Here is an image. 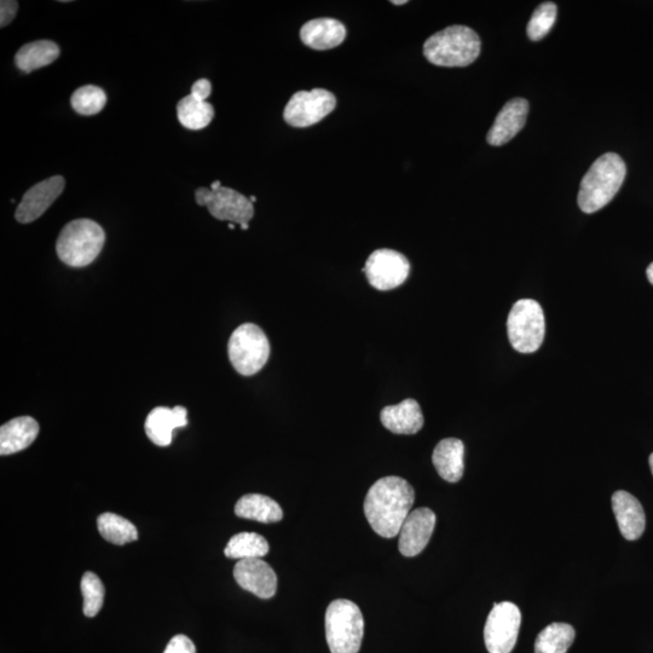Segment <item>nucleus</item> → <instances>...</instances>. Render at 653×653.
Returning <instances> with one entry per match:
<instances>
[{"mask_svg":"<svg viewBox=\"0 0 653 653\" xmlns=\"http://www.w3.org/2000/svg\"><path fill=\"white\" fill-rule=\"evenodd\" d=\"M415 500V491L406 479L385 477L369 489L364 500V514L372 529L385 539L400 535Z\"/></svg>","mask_w":653,"mask_h":653,"instance_id":"nucleus-1","label":"nucleus"},{"mask_svg":"<svg viewBox=\"0 0 653 653\" xmlns=\"http://www.w3.org/2000/svg\"><path fill=\"white\" fill-rule=\"evenodd\" d=\"M627 175V167L620 155L608 153L594 161L583 177L579 206L585 213H594L615 198Z\"/></svg>","mask_w":653,"mask_h":653,"instance_id":"nucleus-2","label":"nucleus"},{"mask_svg":"<svg viewBox=\"0 0 653 653\" xmlns=\"http://www.w3.org/2000/svg\"><path fill=\"white\" fill-rule=\"evenodd\" d=\"M481 39L466 26H450L433 34L424 44V55L432 65L466 67L481 54Z\"/></svg>","mask_w":653,"mask_h":653,"instance_id":"nucleus-3","label":"nucleus"},{"mask_svg":"<svg viewBox=\"0 0 653 653\" xmlns=\"http://www.w3.org/2000/svg\"><path fill=\"white\" fill-rule=\"evenodd\" d=\"M104 242L106 234L100 224L91 219H75L62 229L57 239V256L68 267H88L100 256Z\"/></svg>","mask_w":653,"mask_h":653,"instance_id":"nucleus-4","label":"nucleus"},{"mask_svg":"<svg viewBox=\"0 0 653 653\" xmlns=\"http://www.w3.org/2000/svg\"><path fill=\"white\" fill-rule=\"evenodd\" d=\"M326 638L332 653L360 652L364 618L360 608L348 599L334 600L326 611Z\"/></svg>","mask_w":653,"mask_h":653,"instance_id":"nucleus-5","label":"nucleus"},{"mask_svg":"<svg viewBox=\"0 0 653 653\" xmlns=\"http://www.w3.org/2000/svg\"><path fill=\"white\" fill-rule=\"evenodd\" d=\"M228 355L235 371L252 377L262 371L270 356V344L263 329L253 323L236 328L228 343Z\"/></svg>","mask_w":653,"mask_h":653,"instance_id":"nucleus-6","label":"nucleus"},{"mask_svg":"<svg viewBox=\"0 0 653 653\" xmlns=\"http://www.w3.org/2000/svg\"><path fill=\"white\" fill-rule=\"evenodd\" d=\"M508 339L520 354H533L545 339L546 322L541 305L533 299L518 300L507 320Z\"/></svg>","mask_w":653,"mask_h":653,"instance_id":"nucleus-7","label":"nucleus"},{"mask_svg":"<svg viewBox=\"0 0 653 653\" xmlns=\"http://www.w3.org/2000/svg\"><path fill=\"white\" fill-rule=\"evenodd\" d=\"M195 201L199 206H206L211 215L218 221L239 224L242 230L248 229V222L254 216V207L251 200L231 188L221 187L217 190L196 189Z\"/></svg>","mask_w":653,"mask_h":653,"instance_id":"nucleus-8","label":"nucleus"},{"mask_svg":"<svg viewBox=\"0 0 653 653\" xmlns=\"http://www.w3.org/2000/svg\"><path fill=\"white\" fill-rule=\"evenodd\" d=\"M520 624L522 614L516 604H495L484 628V641L489 653H511L517 643Z\"/></svg>","mask_w":653,"mask_h":653,"instance_id":"nucleus-9","label":"nucleus"},{"mask_svg":"<svg viewBox=\"0 0 653 653\" xmlns=\"http://www.w3.org/2000/svg\"><path fill=\"white\" fill-rule=\"evenodd\" d=\"M337 107V98L327 90L299 91L287 103L283 118L293 127H309L320 123Z\"/></svg>","mask_w":653,"mask_h":653,"instance_id":"nucleus-10","label":"nucleus"},{"mask_svg":"<svg viewBox=\"0 0 653 653\" xmlns=\"http://www.w3.org/2000/svg\"><path fill=\"white\" fill-rule=\"evenodd\" d=\"M363 273L375 290L391 291L406 282L410 273V264L402 253L384 248L371 254Z\"/></svg>","mask_w":653,"mask_h":653,"instance_id":"nucleus-11","label":"nucleus"},{"mask_svg":"<svg viewBox=\"0 0 653 653\" xmlns=\"http://www.w3.org/2000/svg\"><path fill=\"white\" fill-rule=\"evenodd\" d=\"M66 181L62 176H55L36 184L23 195L15 218L22 224L32 223L42 217L50 206L65 190Z\"/></svg>","mask_w":653,"mask_h":653,"instance_id":"nucleus-12","label":"nucleus"},{"mask_svg":"<svg viewBox=\"0 0 653 653\" xmlns=\"http://www.w3.org/2000/svg\"><path fill=\"white\" fill-rule=\"evenodd\" d=\"M436 527V514L430 508H418L409 513L400 531V552L404 557H415L429 545Z\"/></svg>","mask_w":653,"mask_h":653,"instance_id":"nucleus-13","label":"nucleus"},{"mask_svg":"<svg viewBox=\"0 0 653 653\" xmlns=\"http://www.w3.org/2000/svg\"><path fill=\"white\" fill-rule=\"evenodd\" d=\"M236 582L260 599L273 598L277 591L275 571L262 558L242 559L234 568Z\"/></svg>","mask_w":653,"mask_h":653,"instance_id":"nucleus-14","label":"nucleus"},{"mask_svg":"<svg viewBox=\"0 0 653 653\" xmlns=\"http://www.w3.org/2000/svg\"><path fill=\"white\" fill-rule=\"evenodd\" d=\"M529 114V102L514 98L505 104L488 134V143L494 147L510 142L523 129Z\"/></svg>","mask_w":653,"mask_h":653,"instance_id":"nucleus-15","label":"nucleus"},{"mask_svg":"<svg viewBox=\"0 0 653 653\" xmlns=\"http://www.w3.org/2000/svg\"><path fill=\"white\" fill-rule=\"evenodd\" d=\"M612 510H614L618 528L624 539L638 540L644 534L646 517L639 500L627 491L618 490L612 495Z\"/></svg>","mask_w":653,"mask_h":653,"instance_id":"nucleus-16","label":"nucleus"},{"mask_svg":"<svg viewBox=\"0 0 653 653\" xmlns=\"http://www.w3.org/2000/svg\"><path fill=\"white\" fill-rule=\"evenodd\" d=\"M187 409L158 407L149 413L144 425L147 436L156 446L167 447L172 443L173 431L188 425Z\"/></svg>","mask_w":653,"mask_h":653,"instance_id":"nucleus-17","label":"nucleus"},{"mask_svg":"<svg viewBox=\"0 0 653 653\" xmlns=\"http://www.w3.org/2000/svg\"><path fill=\"white\" fill-rule=\"evenodd\" d=\"M381 424L396 435H415L424 426V415L419 403L412 398L383 409Z\"/></svg>","mask_w":653,"mask_h":653,"instance_id":"nucleus-18","label":"nucleus"},{"mask_svg":"<svg viewBox=\"0 0 653 653\" xmlns=\"http://www.w3.org/2000/svg\"><path fill=\"white\" fill-rule=\"evenodd\" d=\"M302 42L314 50H331L342 44L346 38V28L334 19H317L306 22L300 30Z\"/></svg>","mask_w":653,"mask_h":653,"instance_id":"nucleus-19","label":"nucleus"},{"mask_svg":"<svg viewBox=\"0 0 653 653\" xmlns=\"http://www.w3.org/2000/svg\"><path fill=\"white\" fill-rule=\"evenodd\" d=\"M465 446L460 439L447 438L437 444L432 462L438 475L449 483L459 482L464 476Z\"/></svg>","mask_w":653,"mask_h":653,"instance_id":"nucleus-20","label":"nucleus"},{"mask_svg":"<svg viewBox=\"0 0 653 653\" xmlns=\"http://www.w3.org/2000/svg\"><path fill=\"white\" fill-rule=\"evenodd\" d=\"M39 425L31 416H20L0 427V454L3 456L22 452L36 441Z\"/></svg>","mask_w":653,"mask_h":653,"instance_id":"nucleus-21","label":"nucleus"},{"mask_svg":"<svg viewBox=\"0 0 653 653\" xmlns=\"http://www.w3.org/2000/svg\"><path fill=\"white\" fill-rule=\"evenodd\" d=\"M236 516L259 523H276L283 518L282 508L269 496L248 494L236 502Z\"/></svg>","mask_w":653,"mask_h":653,"instance_id":"nucleus-22","label":"nucleus"},{"mask_svg":"<svg viewBox=\"0 0 653 653\" xmlns=\"http://www.w3.org/2000/svg\"><path fill=\"white\" fill-rule=\"evenodd\" d=\"M60 56V48L51 40H38V42L23 45L15 56L16 67L25 73L51 65Z\"/></svg>","mask_w":653,"mask_h":653,"instance_id":"nucleus-23","label":"nucleus"},{"mask_svg":"<svg viewBox=\"0 0 653 653\" xmlns=\"http://www.w3.org/2000/svg\"><path fill=\"white\" fill-rule=\"evenodd\" d=\"M177 117L186 129L199 131L211 124L215 118V108L212 104L189 95L178 102Z\"/></svg>","mask_w":653,"mask_h":653,"instance_id":"nucleus-24","label":"nucleus"},{"mask_svg":"<svg viewBox=\"0 0 653 653\" xmlns=\"http://www.w3.org/2000/svg\"><path fill=\"white\" fill-rule=\"evenodd\" d=\"M575 629L566 623H552L537 635L535 653H566L575 640Z\"/></svg>","mask_w":653,"mask_h":653,"instance_id":"nucleus-25","label":"nucleus"},{"mask_svg":"<svg viewBox=\"0 0 653 653\" xmlns=\"http://www.w3.org/2000/svg\"><path fill=\"white\" fill-rule=\"evenodd\" d=\"M269 550V543L262 535L240 533L231 537L224 554L230 559H257L267 556Z\"/></svg>","mask_w":653,"mask_h":653,"instance_id":"nucleus-26","label":"nucleus"},{"mask_svg":"<svg viewBox=\"0 0 653 653\" xmlns=\"http://www.w3.org/2000/svg\"><path fill=\"white\" fill-rule=\"evenodd\" d=\"M97 528L104 540L123 546L138 539V531L134 524L111 512L103 513L97 519Z\"/></svg>","mask_w":653,"mask_h":653,"instance_id":"nucleus-27","label":"nucleus"},{"mask_svg":"<svg viewBox=\"0 0 653 653\" xmlns=\"http://www.w3.org/2000/svg\"><path fill=\"white\" fill-rule=\"evenodd\" d=\"M107 103V95L95 85H86L75 90L71 98L72 108L82 115H95L102 112Z\"/></svg>","mask_w":653,"mask_h":653,"instance_id":"nucleus-28","label":"nucleus"},{"mask_svg":"<svg viewBox=\"0 0 653 653\" xmlns=\"http://www.w3.org/2000/svg\"><path fill=\"white\" fill-rule=\"evenodd\" d=\"M557 5L551 2L543 3L537 7L528 25V37L533 42L545 38L552 30L557 20Z\"/></svg>","mask_w":653,"mask_h":653,"instance_id":"nucleus-29","label":"nucleus"},{"mask_svg":"<svg viewBox=\"0 0 653 653\" xmlns=\"http://www.w3.org/2000/svg\"><path fill=\"white\" fill-rule=\"evenodd\" d=\"M80 586H82L85 616H97L104 602V586L100 577L94 574V572H86L82 579V585Z\"/></svg>","mask_w":653,"mask_h":653,"instance_id":"nucleus-30","label":"nucleus"},{"mask_svg":"<svg viewBox=\"0 0 653 653\" xmlns=\"http://www.w3.org/2000/svg\"><path fill=\"white\" fill-rule=\"evenodd\" d=\"M164 653H196V647L186 635H176L167 644Z\"/></svg>","mask_w":653,"mask_h":653,"instance_id":"nucleus-31","label":"nucleus"},{"mask_svg":"<svg viewBox=\"0 0 653 653\" xmlns=\"http://www.w3.org/2000/svg\"><path fill=\"white\" fill-rule=\"evenodd\" d=\"M19 3L14 0H2L0 3V27L4 28L15 19Z\"/></svg>","mask_w":653,"mask_h":653,"instance_id":"nucleus-32","label":"nucleus"},{"mask_svg":"<svg viewBox=\"0 0 653 653\" xmlns=\"http://www.w3.org/2000/svg\"><path fill=\"white\" fill-rule=\"evenodd\" d=\"M212 85L210 80L200 79L193 85L192 94L195 98H198L200 101H206L208 97L211 96Z\"/></svg>","mask_w":653,"mask_h":653,"instance_id":"nucleus-33","label":"nucleus"},{"mask_svg":"<svg viewBox=\"0 0 653 653\" xmlns=\"http://www.w3.org/2000/svg\"><path fill=\"white\" fill-rule=\"evenodd\" d=\"M646 275H647V279H649V281L653 285V263L649 265V268H647Z\"/></svg>","mask_w":653,"mask_h":653,"instance_id":"nucleus-34","label":"nucleus"},{"mask_svg":"<svg viewBox=\"0 0 653 653\" xmlns=\"http://www.w3.org/2000/svg\"><path fill=\"white\" fill-rule=\"evenodd\" d=\"M221 187H222L221 182L216 181V182H213V183L211 184V188H210V189H211V190H217V189H219V188H221Z\"/></svg>","mask_w":653,"mask_h":653,"instance_id":"nucleus-35","label":"nucleus"},{"mask_svg":"<svg viewBox=\"0 0 653 653\" xmlns=\"http://www.w3.org/2000/svg\"><path fill=\"white\" fill-rule=\"evenodd\" d=\"M649 462H650V467H651V471H652V475H653V453L650 456Z\"/></svg>","mask_w":653,"mask_h":653,"instance_id":"nucleus-36","label":"nucleus"},{"mask_svg":"<svg viewBox=\"0 0 653 653\" xmlns=\"http://www.w3.org/2000/svg\"><path fill=\"white\" fill-rule=\"evenodd\" d=\"M406 3H407L406 0H403V2H392V4H394V5H403V4H406Z\"/></svg>","mask_w":653,"mask_h":653,"instance_id":"nucleus-37","label":"nucleus"},{"mask_svg":"<svg viewBox=\"0 0 653 653\" xmlns=\"http://www.w3.org/2000/svg\"><path fill=\"white\" fill-rule=\"evenodd\" d=\"M229 228H230L231 230H234L235 225H234L233 223H230V224H229Z\"/></svg>","mask_w":653,"mask_h":653,"instance_id":"nucleus-38","label":"nucleus"},{"mask_svg":"<svg viewBox=\"0 0 653 653\" xmlns=\"http://www.w3.org/2000/svg\"><path fill=\"white\" fill-rule=\"evenodd\" d=\"M250 200H251V202H252V204H253V202H256L257 199L254 198V196H251Z\"/></svg>","mask_w":653,"mask_h":653,"instance_id":"nucleus-39","label":"nucleus"}]
</instances>
